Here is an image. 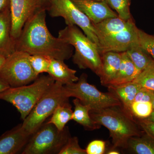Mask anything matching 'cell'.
I'll use <instances>...</instances> for the list:
<instances>
[{
  "label": "cell",
  "instance_id": "cell-16",
  "mask_svg": "<svg viewBox=\"0 0 154 154\" xmlns=\"http://www.w3.org/2000/svg\"><path fill=\"white\" fill-rule=\"evenodd\" d=\"M93 24L98 39L127 30L136 25L133 18L126 21L118 17L109 18L97 24Z\"/></svg>",
  "mask_w": 154,
  "mask_h": 154
},
{
  "label": "cell",
  "instance_id": "cell-27",
  "mask_svg": "<svg viewBox=\"0 0 154 154\" xmlns=\"http://www.w3.org/2000/svg\"><path fill=\"white\" fill-rule=\"evenodd\" d=\"M133 81L142 87L154 91V60Z\"/></svg>",
  "mask_w": 154,
  "mask_h": 154
},
{
  "label": "cell",
  "instance_id": "cell-1",
  "mask_svg": "<svg viewBox=\"0 0 154 154\" xmlns=\"http://www.w3.org/2000/svg\"><path fill=\"white\" fill-rule=\"evenodd\" d=\"M45 8L38 10L25 23L16 40V51L30 55L42 54L65 60L72 56V46L63 39L53 36L46 23Z\"/></svg>",
  "mask_w": 154,
  "mask_h": 154
},
{
  "label": "cell",
  "instance_id": "cell-2",
  "mask_svg": "<svg viewBox=\"0 0 154 154\" xmlns=\"http://www.w3.org/2000/svg\"><path fill=\"white\" fill-rule=\"evenodd\" d=\"M90 114L94 121L109 130L113 148L126 149L130 138L142 134L133 116L123 106L91 110Z\"/></svg>",
  "mask_w": 154,
  "mask_h": 154
},
{
  "label": "cell",
  "instance_id": "cell-29",
  "mask_svg": "<svg viewBox=\"0 0 154 154\" xmlns=\"http://www.w3.org/2000/svg\"><path fill=\"white\" fill-rule=\"evenodd\" d=\"M59 154H87L86 149L80 147L76 137H70Z\"/></svg>",
  "mask_w": 154,
  "mask_h": 154
},
{
  "label": "cell",
  "instance_id": "cell-21",
  "mask_svg": "<svg viewBox=\"0 0 154 154\" xmlns=\"http://www.w3.org/2000/svg\"><path fill=\"white\" fill-rule=\"evenodd\" d=\"M127 148L135 154H154V138L146 133L133 137L128 142Z\"/></svg>",
  "mask_w": 154,
  "mask_h": 154
},
{
  "label": "cell",
  "instance_id": "cell-20",
  "mask_svg": "<svg viewBox=\"0 0 154 154\" xmlns=\"http://www.w3.org/2000/svg\"><path fill=\"white\" fill-rule=\"evenodd\" d=\"M73 102L75 107L72 119L84 127L86 130L94 131L100 128L101 125L91 118L90 114L91 110L90 106L84 105L77 98L73 100Z\"/></svg>",
  "mask_w": 154,
  "mask_h": 154
},
{
  "label": "cell",
  "instance_id": "cell-36",
  "mask_svg": "<svg viewBox=\"0 0 154 154\" xmlns=\"http://www.w3.org/2000/svg\"><path fill=\"white\" fill-rule=\"evenodd\" d=\"M6 57L2 55H0V69L2 68L3 65L5 61Z\"/></svg>",
  "mask_w": 154,
  "mask_h": 154
},
{
  "label": "cell",
  "instance_id": "cell-13",
  "mask_svg": "<svg viewBox=\"0 0 154 154\" xmlns=\"http://www.w3.org/2000/svg\"><path fill=\"white\" fill-rule=\"evenodd\" d=\"M31 136L22 124L7 131L0 137V154H15L25 147Z\"/></svg>",
  "mask_w": 154,
  "mask_h": 154
},
{
  "label": "cell",
  "instance_id": "cell-24",
  "mask_svg": "<svg viewBox=\"0 0 154 154\" xmlns=\"http://www.w3.org/2000/svg\"><path fill=\"white\" fill-rule=\"evenodd\" d=\"M52 58L42 54L29 55V60L33 71L37 75L47 73Z\"/></svg>",
  "mask_w": 154,
  "mask_h": 154
},
{
  "label": "cell",
  "instance_id": "cell-4",
  "mask_svg": "<svg viewBox=\"0 0 154 154\" xmlns=\"http://www.w3.org/2000/svg\"><path fill=\"white\" fill-rule=\"evenodd\" d=\"M55 82L49 75L38 76L33 84L11 88L0 93V100L11 103L24 120L33 107Z\"/></svg>",
  "mask_w": 154,
  "mask_h": 154
},
{
  "label": "cell",
  "instance_id": "cell-30",
  "mask_svg": "<svg viewBox=\"0 0 154 154\" xmlns=\"http://www.w3.org/2000/svg\"><path fill=\"white\" fill-rule=\"evenodd\" d=\"M106 149V142L102 140L92 141L86 148L87 154H103Z\"/></svg>",
  "mask_w": 154,
  "mask_h": 154
},
{
  "label": "cell",
  "instance_id": "cell-33",
  "mask_svg": "<svg viewBox=\"0 0 154 154\" xmlns=\"http://www.w3.org/2000/svg\"><path fill=\"white\" fill-rule=\"evenodd\" d=\"M11 0H0V14L10 10Z\"/></svg>",
  "mask_w": 154,
  "mask_h": 154
},
{
  "label": "cell",
  "instance_id": "cell-31",
  "mask_svg": "<svg viewBox=\"0 0 154 154\" xmlns=\"http://www.w3.org/2000/svg\"><path fill=\"white\" fill-rule=\"evenodd\" d=\"M154 97V91L142 87L135 97L134 101L137 102H152Z\"/></svg>",
  "mask_w": 154,
  "mask_h": 154
},
{
  "label": "cell",
  "instance_id": "cell-23",
  "mask_svg": "<svg viewBox=\"0 0 154 154\" xmlns=\"http://www.w3.org/2000/svg\"><path fill=\"white\" fill-rule=\"evenodd\" d=\"M73 110L68 102L58 105L48 122L53 124L58 130L65 129L66 125L72 118Z\"/></svg>",
  "mask_w": 154,
  "mask_h": 154
},
{
  "label": "cell",
  "instance_id": "cell-39",
  "mask_svg": "<svg viewBox=\"0 0 154 154\" xmlns=\"http://www.w3.org/2000/svg\"><path fill=\"white\" fill-rule=\"evenodd\" d=\"M152 104L153 109H154V97L153 99L152 102Z\"/></svg>",
  "mask_w": 154,
  "mask_h": 154
},
{
  "label": "cell",
  "instance_id": "cell-40",
  "mask_svg": "<svg viewBox=\"0 0 154 154\" xmlns=\"http://www.w3.org/2000/svg\"><path fill=\"white\" fill-rule=\"evenodd\" d=\"M96 1H105V0H96Z\"/></svg>",
  "mask_w": 154,
  "mask_h": 154
},
{
  "label": "cell",
  "instance_id": "cell-18",
  "mask_svg": "<svg viewBox=\"0 0 154 154\" xmlns=\"http://www.w3.org/2000/svg\"><path fill=\"white\" fill-rule=\"evenodd\" d=\"M141 72L136 68L126 51L122 52V61L118 73L109 86L119 85L134 81Z\"/></svg>",
  "mask_w": 154,
  "mask_h": 154
},
{
  "label": "cell",
  "instance_id": "cell-14",
  "mask_svg": "<svg viewBox=\"0 0 154 154\" xmlns=\"http://www.w3.org/2000/svg\"><path fill=\"white\" fill-rule=\"evenodd\" d=\"M10 10L0 14V55L7 58L16 50V41L11 35Z\"/></svg>",
  "mask_w": 154,
  "mask_h": 154
},
{
  "label": "cell",
  "instance_id": "cell-7",
  "mask_svg": "<svg viewBox=\"0 0 154 154\" xmlns=\"http://www.w3.org/2000/svg\"><path fill=\"white\" fill-rule=\"evenodd\" d=\"M88 75L83 73L75 82L65 85L69 97L77 98L84 105H89L91 110H98L114 106H122L120 100L111 92L103 93L88 82Z\"/></svg>",
  "mask_w": 154,
  "mask_h": 154
},
{
  "label": "cell",
  "instance_id": "cell-26",
  "mask_svg": "<svg viewBox=\"0 0 154 154\" xmlns=\"http://www.w3.org/2000/svg\"><path fill=\"white\" fill-rule=\"evenodd\" d=\"M153 110L152 102L134 101L130 106L128 112L133 117L134 116L139 119H143L149 116Z\"/></svg>",
  "mask_w": 154,
  "mask_h": 154
},
{
  "label": "cell",
  "instance_id": "cell-25",
  "mask_svg": "<svg viewBox=\"0 0 154 154\" xmlns=\"http://www.w3.org/2000/svg\"><path fill=\"white\" fill-rule=\"evenodd\" d=\"M111 8L117 12L118 17L123 20L132 18L130 12L131 0H105Z\"/></svg>",
  "mask_w": 154,
  "mask_h": 154
},
{
  "label": "cell",
  "instance_id": "cell-11",
  "mask_svg": "<svg viewBox=\"0 0 154 154\" xmlns=\"http://www.w3.org/2000/svg\"><path fill=\"white\" fill-rule=\"evenodd\" d=\"M139 29L132 28L98 39V50L100 55L109 51L123 52L132 45L138 42Z\"/></svg>",
  "mask_w": 154,
  "mask_h": 154
},
{
  "label": "cell",
  "instance_id": "cell-3",
  "mask_svg": "<svg viewBox=\"0 0 154 154\" xmlns=\"http://www.w3.org/2000/svg\"><path fill=\"white\" fill-rule=\"evenodd\" d=\"M59 38L75 48L74 63L80 69H89L99 77L102 68L101 55L98 46L76 25H67L58 32Z\"/></svg>",
  "mask_w": 154,
  "mask_h": 154
},
{
  "label": "cell",
  "instance_id": "cell-12",
  "mask_svg": "<svg viewBox=\"0 0 154 154\" xmlns=\"http://www.w3.org/2000/svg\"><path fill=\"white\" fill-rule=\"evenodd\" d=\"M79 10L90 19L93 24L105 19L118 17L105 1L71 0Z\"/></svg>",
  "mask_w": 154,
  "mask_h": 154
},
{
  "label": "cell",
  "instance_id": "cell-38",
  "mask_svg": "<svg viewBox=\"0 0 154 154\" xmlns=\"http://www.w3.org/2000/svg\"><path fill=\"white\" fill-rule=\"evenodd\" d=\"M106 153L107 154H120V152L116 150V149L113 148L110 151L107 152Z\"/></svg>",
  "mask_w": 154,
  "mask_h": 154
},
{
  "label": "cell",
  "instance_id": "cell-17",
  "mask_svg": "<svg viewBox=\"0 0 154 154\" xmlns=\"http://www.w3.org/2000/svg\"><path fill=\"white\" fill-rule=\"evenodd\" d=\"M64 61L52 58L47 73L55 82L65 85L75 82L79 78L76 75V71L69 68Z\"/></svg>",
  "mask_w": 154,
  "mask_h": 154
},
{
  "label": "cell",
  "instance_id": "cell-32",
  "mask_svg": "<svg viewBox=\"0 0 154 154\" xmlns=\"http://www.w3.org/2000/svg\"><path fill=\"white\" fill-rule=\"evenodd\" d=\"M140 119V126L146 133L154 138V122L149 121L144 119Z\"/></svg>",
  "mask_w": 154,
  "mask_h": 154
},
{
  "label": "cell",
  "instance_id": "cell-19",
  "mask_svg": "<svg viewBox=\"0 0 154 154\" xmlns=\"http://www.w3.org/2000/svg\"><path fill=\"white\" fill-rule=\"evenodd\" d=\"M142 86L132 81L115 86L107 87L109 92L114 94L120 100L123 107L128 112L130 106L134 101L135 97Z\"/></svg>",
  "mask_w": 154,
  "mask_h": 154
},
{
  "label": "cell",
  "instance_id": "cell-28",
  "mask_svg": "<svg viewBox=\"0 0 154 154\" xmlns=\"http://www.w3.org/2000/svg\"><path fill=\"white\" fill-rule=\"evenodd\" d=\"M138 42L140 45L154 60V35L149 34L139 29Z\"/></svg>",
  "mask_w": 154,
  "mask_h": 154
},
{
  "label": "cell",
  "instance_id": "cell-37",
  "mask_svg": "<svg viewBox=\"0 0 154 154\" xmlns=\"http://www.w3.org/2000/svg\"><path fill=\"white\" fill-rule=\"evenodd\" d=\"M41 1L43 5V6L45 8V9L47 8L48 5V4L50 2L51 0H40Z\"/></svg>",
  "mask_w": 154,
  "mask_h": 154
},
{
  "label": "cell",
  "instance_id": "cell-10",
  "mask_svg": "<svg viewBox=\"0 0 154 154\" xmlns=\"http://www.w3.org/2000/svg\"><path fill=\"white\" fill-rule=\"evenodd\" d=\"M45 8L40 0H11V35L17 40L26 22L39 9Z\"/></svg>",
  "mask_w": 154,
  "mask_h": 154
},
{
  "label": "cell",
  "instance_id": "cell-6",
  "mask_svg": "<svg viewBox=\"0 0 154 154\" xmlns=\"http://www.w3.org/2000/svg\"><path fill=\"white\" fill-rule=\"evenodd\" d=\"M31 136L22 154H58L71 137L68 127L60 131L48 122L43 123Z\"/></svg>",
  "mask_w": 154,
  "mask_h": 154
},
{
  "label": "cell",
  "instance_id": "cell-15",
  "mask_svg": "<svg viewBox=\"0 0 154 154\" xmlns=\"http://www.w3.org/2000/svg\"><path fill=\"white\" fill-rule=\"evenodd\" d=\"M102 68L99 78L102 85L107 87L115 79L122 61V52L109 51L101 55Z\"/></svg>",
  "mask_w": 154,
  "mask_h": 154
},
{
  "label": "cell",
  "instance_id": "cell-34",
  "mask_svg": "<svg viewBox=\"0 0 154 154\" xmlns=\"http://www.w3.org/2000/svg\"><path fill=\"white\" fill-rule=\"evenodd\" d=\"M10 88V86L0 78V93Z\"/></svg>",
  "mask_w": 154,
  "mask_h": 154
},
{
  "label": "cell",
  "instance_id": "cell-35",
  "mask_svg": "<svg viewBox=\"0 0 154 154\" xmlns=\"http://www.w3.org/2000/svg\"><path fill=\"white\" fill-rule=\"evenodd\" d=\"M144 120H147V121L154 122V109L153 110L152 112L149 116L148 118L145 119Z\"/></svg>",
  "mask_w": 154,
  "mask_h": 154
},
{
  "label": "cell",
  "instance_id": "cell-9",
  "mask_svg": "<svg viewBox=\"0 0 154 154\" xmlns=\"http://www.w3.org/2000/svg\"><path fill=\"white\" fill-rule=\"evenodd\" d=\"M52 17H62L67 25H76L98 46V39L94 24L71 0H51L46 8Z\"/></svg>",
  "mask_w": 154,
  "mask_h": 154
},
{
  "label": "cell",
  "instance_id": "cell-5",
  "mask_svg": "<svg viewBox=\"0 0 154 154\" xmlns=\"http://www.w3.org/2000/svg\"><path fill=\"white\" fill-rule=\"evenodd\" d=\"M69 98L63 85L55 82L23 120L22 127L32 136L52 115L58 105L68 102Z\"/></svg>",
  "mask_w": 154,
  "mask_h": 154
},
{
  "label": "cell",
  "instance_id": "cell-22",
  "mask_svg": "<svg viewBox=\"0 0 154 154\" xmlns=\"http://www.w3.org/2000/svg\"><path fill=\"white\" fill-rule=\"evenodd\" d=\"M126 52L136 68L140 72L144 70L154 60L140 45L139 42L132 45Z\"/></svg>",
  "mask_w": 154,
  "mask_h": 154
},
{
  "label": "cell",
  "instance_id": "cell-8",
  "mask_svg": "<svg viewBox=\"0 0 154 154\" xmlns=\"http://www.w3.org/2000/svg\"><path fill=\"white\" fill-rule=\"evenodd\" d=\"M30 54L16 51L6 58L0 69V78L11 88L28 85L39 76L33 71L29 60Z\"/></svg>",
  "mask_w": 154,
  "mask_h": 154
}]
</instances>
